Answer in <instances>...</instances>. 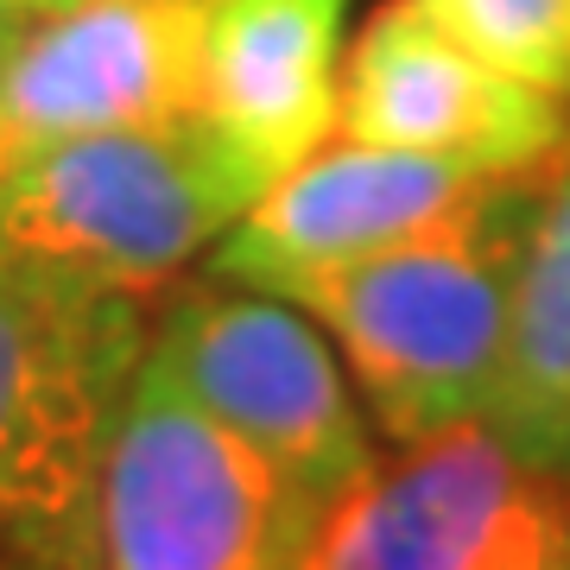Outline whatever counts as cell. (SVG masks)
<instances>
[{"instance_id": "cell-4", "label": "cell", "mask_w": 570, "mask_h": 570, "mask_svg": "<svg viewBox=\"0 0 570 570\" xmlns=\"http://www.w3.org/2000/svg\"><path fill=\"white\" fill-rule=\"evenodd\" d=\"M153 298L63 279L0 247V546L51 570L127 387Z\"/></svg>"}, {"instance_id": "cell-2", "label": "cell", "mask_w": 570, "mask_h": 570, "mask_svg": "<svg viewBox=\"0 0 570 570\" xmlns=\"http://www.w3.org/2000/svg\"><path fill=\"white\" fill-rule=\"evenodd\" d=\"M254 153L209 115H165L63 140L0 178V247L63 279L153 298L266 197Z\"/></svg>"}, {"instance_id": "cell-6", "label": "cell", "mask_w": 570, "mask_h": 570, "mask_svg": "<svg viewBox=\"0 0 570 570\" xmlns=\"http://www.w3.org/2000/svg\"><path fill=\"white\" fill-rule=\"evenodd\" d=\"M570 558V482L482 419L400 444L317 527L305 570H546Z\"/></svg>"}, {"instance_id": "cell-5", "label": "cell", "mask_w": 570, "mask_h": 570, "mask_svg": "<svg viewBox=\"0 0 570 570\" xmlns=\"http://www.w3.org/2000/svg\"><path fill=\"white\" fill-rule=\"evenodd\" d=\"M146 362L223 431L261 450L298 494L336 508L374 475V438L317 324L228 279L171 285L153 305Z\"/></svg>"}, {"instance_id": "cell-13", "label": "cell", "mask_w": 570, "mask_h": 570, "mask_svg": "<svg viewBox=\"0 0 570 570\" xmlns=\"http://www.w3.org/2000/svg\"><path fill=\"white\" fill-rule=\"evenodd\" d=\"M26 20H32V13H20V7H0V58L13 51V39L26 32Z\"/></svg>"}, {"instance_id": "cell-17", "label": "cell", "mask_w": 570, "mask_h": 570, "mask_svg": "<svg viewBox=\"0 0 570 570\" xmlns=\"http://www.w3.org/2000/svg\"><path fill=\"white\" fill-rule=\"evenodd\" d=\"M546 570H570V558H551V564Z\"/></svg>"}, {"instance_id": "cell-11", "label": "cell", "mask_w": 570, "mask_h": 570, "mask_svg": "<svg viewBox=\"0 0 570 570\" xmlns=\"http://www.w3.org/2000/svg\"><path fill=\"white\" fill-rule=\"evenodd\" d=\"M482 425L520 463L570 482V140L539 184V216L513 279L508 343Z\"/></svg>"}, {"instance_id": "cell-1", "label": "cell", "mask_w": 570, "mask_h": 570, "mask_svg": "<svg viewBox=\"0 0 570 570\" xmlns=\"http://www.w3.org/2000/svg\"><path fill=\"white\" fill-rule=\"evenodd\" d=\"M539 184L546 171H513L406 242L324 266H254L228 285L317 317L343 348L367 419L393 444H419L489 406Z\"/></svg>"}, {"instance_id": "cell-9", "label": "cell", "mask_w": 570, "mask_h": 570, "mask_svg": "<svg viewBox=\"0 0 570 570\" xmlns=\"http://www.w3.org/2000/svg\"><path fill=\"white\" fill-rule=\"evenodd\" d=\"M513 171H475L456 159H425L400 146H362L330 134L311 159L266 184V197L216 242L209 279H242L254 266H324L355 261L419 228L444 223L475 190Z\"/></svg>"}, {"instance_id": "cell-12", "label": "cell", "mask_w": 570, "mask_h": 570, "mask_svg": "<svg viewBox=\"0 0 570 570\" xmlns=\"http://www.w3.org/2000/svg\"><path fill=\"white\" fill-rule=\"evenodd\" d=\"M501 77L570 102V0H412Z\"/></svg>"}, {"instance_id": "cell-3", "label": "cell", "mask_w": 570, "mask_h": 570, "mask_svg": "<svg viewBox=\"0 0 570 570\" xmlns=\"http://www.w3.org/2000/svg\"><path fill=\"white\" fill-rule=\"evenodd\" d=\"M330 513L140 362L51 570H305Z\"/></svg>"}, {"instance_id": "cell-10", "label": "cell", "mask_w": 570, "mask_h": 570, "mask_svg": "<svg viewBox=\"0 0 570 570\" xmlns=\"http://www.w3.org/2000/svg\"><path fill=\"white\" fill-rule=\"evenodd\" d=\"M348 0H209L204 108L279 178L336 134V51Z\"/></svg>"}, {"instance_id": "cell-16", "label": "cell", "mask_w": 570, "mask_h": 570, "mask_svg": "<svg viewBox=\"0 0 570 570\" xmlns=\"http://www.w3.org/2000/svg\"><path fill=\"white\" fill-rule=\"evenodd\" d=\"M58 7H77V0H45V13H58Z\"/></svg>"}, {"instance_id": "cell-8", "label": "cell", "mask_w": 570, "mask_h": 570, "mask_svg": "<svg viewBox=\"0 0 570 570\" xmlns=\"http://www.w3.org/2000/svg\"><path fill=\"white\" fill-rule=\"evenodd\" d=\"M336 134L475 171H546L570 140V102L501 77L412 0H387L343 58Z\"/></svg>"}, {"instance_id": "cell-15", "label": "cell", "mask_w": 570, "mask_h": 570, "mask_svg": "<svg viewBox=\"0 0 570 570\" xmlns=\"http://www.w3.org/2000/svg\"><path fill=\"white\" fill-rule=\"evenodd\" d=\"M0 7H20V13H45V0H0Z\"/></svg>"}, {"instance_id": "cell-14", "label": "cell", "mask_w": 570, "mask_h": 570, "mask_svg": "<svg viewBox=\"0 0 570 570\" xmlns=\"http://www.w3.org/2000/svg\"><path fill=\"white\" fill-rule=\"evenodd\" d=\"M0 570H32V564H26V558H20L13 546H0Z\"/></svg>"}, {"instance_id": "cell-7", "label": "cell", "mask_w": 570, "mask_h": 570, "mask_svg": "<svg viewBox=\"0 0 570 570\" xmlns=\"http://www.w3.org/2000/svg\"><path fill=\"white\" fill-rule=\"evenodd\" d=\"M209 0H77L0 58V178L63 140L204 108Z\"/></svg>"}]
</instances>
